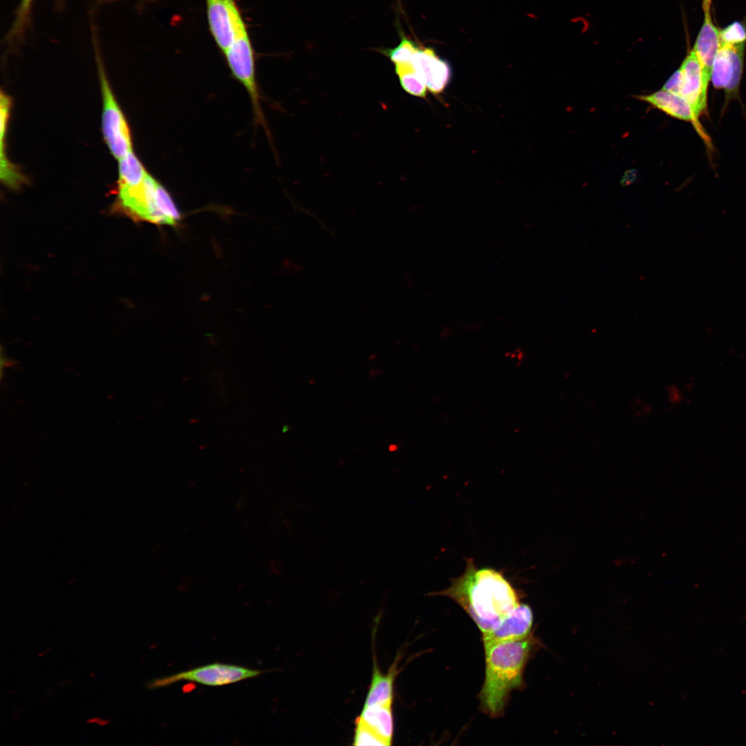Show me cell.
<instances>
[{
	"mask_svg": "<svg viewBox=\"0 0 746 746\" xmlns=\"http://www.w3.org/2000/svg\"><path fill=\"white\" fill-rule=\"evenodd\" d=\"M538 641L532 633L485 647V678L480 691L481 707L488 714H501L510 692L523 685V673Z\"/></svg>",
	"mask_w": 746,
	"mask_h": 746,
	"instance_id": "7a4b0ae2",
	"label": "cell"
},
{
	"mask_svg": "<svg viewBox=\"0 0 746 746\" xmlns=\"http://www.w3.org/2000/svg\"><path fill=\"white\" fill-rule=\"evenodd\" d=\"M449 597L472 618L482 634L493 630L518 604L519 595L501 572L478 568L473 560H466L460 576L451 580L445 590L430 593Z\"/></svg>",
	"mask_w": 746,
	"mask_h": 746,
	"instance_id": "6da1fadb",
	"label": "cell"
},
{
	"mask_svg": "<svg viewBox=\"0 0 746 746\" xmlns=\"http://www.w3.org/2000/svg\"><path fill=\"white\" fill-rule=\"evenodd\" d=\"M263 672L238 665L216 662L155 678L149 681L146 687L149 689L162 688L181 681L211 687L223 686L258 677Z\"/></svg>",
	"mask_w": 746,
	"mask_h": 746,
	"instance_id": "277c9868",
	"label": "cell"
},
{
	"mask_svg": "<svg viewBox=\"0 0 746 746\" xmlns=\"http://www.w3.org/2000/svg\"><path fill=\"white\" fill-rule=\"evenodd\" d=\"M224 54L231 71L247 90L253 102L256 113L260 115L259 95L255 76L254 51L244 20L239 23L234 41Z\"/></svg>",
	"mask_w": 746,
	"mask_h": 746,
	"instance_id": "5b68a950",
	"label": "cell"
},
{
	"mask_svg": "<svg viewBox=\"0 0 746 746\" xmlns=\"http://www.w3.org/2000/svg\"><path fill=\"white\" fill-rule=\"evenodd\" d=\"M205 3L209 30L224 53L234 41L242 16L235 0H205Z\"/></svg>",
	"mask_w": 746,
	"mask_h": 746,
	"instance_id": "ba28073f",
	"label": "cell"
},
{
	"mask_svg": "<svg viewBox=\"0 0 746 746\" xmlns=\"http://www.w3.org/2000/svg\"><path fill=\"white\" fill-rule=\"evenodd\" d=\"M146 174L147 172L132 151L119 160V184H140Z\"/></svg>",
	"mask_w": 746,
	"mask_h": 746,
	"instance_id": "e0dca14e",
	"label": "cell"
},
{
	"mask_svg": "<svg viewBox=\"0 0 746 746\" xmlns=\"http://www.w3.org/2000/svg\"><path fill=\"white\" fill-rule=\"evenodd\" d=\"M745 44H720L714 60L711 80L716 88L723 89L727 97L738 93L743 68Z\"/></svg>",
	"mask_w": 746,
	"mask_h": 746,
	"instance_id": "52a82bcc",
	"label": "cell"
},
{
	"mask_svg": "<svg viewBox=\"0 0 746 746\" xmlns=\"http://www.w3.org/2000/svg\"><path fill=\"white\" fill-rule=\"evenodd\" d=\"M155 201L157 209L168 219L170 225H175L180 214L168 192L159 183L156 186Z\"/></svg>",
	"mask_w": 746,
	"mask_h": 746,
	"instance_id": "44dd1931",
	"label": "cell"
},
{
	"mask_svg": "<svg viewBox=\"0 0 746 746\" xmlns=\"http://www.w3.org/2000/svg\"><path fill=\"white\" fill-rule=\"evenodd\" d=\"M157 182L148 173L140 184H119V200L129 214L139 220L159 224H169L168 219L156 205L155 192Z\"/></svg>",
	"mask_w": 746,
	"mask_h": 746,
	"instance_id": "8992f818",
	"label": "cell"
},
{
	"mask_svg": "<svg viewBox=\"0 0 746 746\" xmlns=\"http://www.w3.org/2000/svg\"><path fill=\"white\" fill-rule=\"evenodd\" d=\"M711 1H702L704 20L693 48L708 83L711 80L714 60L720 46V30L712 21Z\"/></svg>",
	"mask_w": 746,
	"mask_h": 746,
	"instance_id": "8fae6325",
	"label": "cell"
},
{
	"mask_svg": "<svg viewBox=\"0 0 746 746\" xmlns=\"http://www.w3.org/2000/svg\"><path fill=\"white\" fill-rule=\"evenodd\" d=\"M720 44L738 45L745 44L746 28L740 21H734L720 30Z\"/></svg>",
	"mask_w": 746,
	"mask_h": 746,
	"instance_id": "7402d4cb",
	"label": "cell"
},
{
	"mask_svg": "<svg viewBox=\"0 0 746 746\" xmlns=\"http://www.w3.org/2000/svg\"><path fill=\"white\" fill-rule=\"evenodd\" d=\"M680 84V71L679 69L676 70L672 75L667 79L664 85L662 88V90L670 91L674 93L678 94Z\"/></svg>",
	"mask_w": 746,
	"mask_h": 746,
	"instance_id": "603a6c76",
	"label": "cell"
},
{
	"mask_svg": "<svg viewBox=\"0 0 746 746\" xmlns=\"http://www.w3.org/2000/svg\"><path fill=\"white\" fill-rule=\"evenodd\" d=\"M392 702L363 707L358 717L379 736L392 743L394 733Z\"/></svg>",
	"mask_w": 746,
	"mask_h": 746,
	"instance_id": "9a60e30c",
	"label": "cell"
},
{
	"mask_svg": "<svg viewBox=\"0 0 746 746\" xmlns=\"http://www.w3.org/2000/svg\"><path fill=\"white\" fill-rule=\"evenodd\" d=\"M33 1L34 0H21L13 23L6 36L8 44H13L21 39L29 23Z\"/></svg>",
	"mask_w": 746,
	"mask_h": 746,
	"instance_id": "ac0fdd59",
	"label": "cell"
},
{
	"mask_svg": "<svg viewBox=\"0 0 746 746\" xmlns=\"http://www.w3.org/2000/svg\"><path fill=\"white\" fill-rule=\"evenodd\" d=\"M412 64L433 94L441 93L450 82L452 70L448 62L440 59L432 48L419 49Z\"/></svg>",
	"mask_w": 746,
	"mask_h": 746,
	"instance_id": "7c38bea8",
	"label": "cell"
},
{
	"mask_svg": "<svg viewBox=\"0 0 746 746\" xmlns=\"http://www.w3.org/2000/svg\"><path fill=\"white\" fill-rule=\"evenodd\" d=\"M533 624L531 609L528 605L520 603L501 620L497 627L482 634L484 646L526 638L531 634Z\"/></svg>",
	"mask_w": 746,
	"mask_h": 746,
	"instance_id": "30bf717a",
	"label": "cell"
},
{
	"mask_svg": "<svg viewBox=\"0 0 746 746\" xmlns=\"http://www.w3.org/2000/svg\"><path fill=\"white\" fill-rule=\"evenodd\" d=\"M373 660L372 677L364 707L393 702L394 683L398 673V662L395 661L388 673L383 674L378 668L375 657Z\"/></svg>",
	"mask_w": 746,
	"mask_h": 746,
	"instance_id": "5bb4252c",
	"label": "cell"
},
{
	"mask_svg": "<svg viewBox=\"0 0 746 746\" xmlns=\"http://www.w3.org/2000/svg\"><path fill=\"white\" fill-rule=\"evenodd\" d=\"M419 50V47L412 41L403 37L397 46L391 49H385L382 52L394 64H397L412 63L413 57Z\"/></svg>",
	"mask_w": 746,
	"mask_h": 746,
	"instance_id": "ffe728a7",
	"label": "cell"
},
{
	"mask_svg": "<svg viewBox=\"0 0 746 746\" xmlns=\"http://www.w3.org/2000/svg\"><path fill=\"white\" fill-rule=\"evenodd\" d=\"M640 98L672 117L687 122L697 119L689 103L679 94L661 89Z\"/></svg>",
	"mask_w": 746,
	"mask_h": 746,
	"instance_id": "4fadbf2b",
	"label": "cell"
},
{
	"mask_svg": "<svg viewBox=\"0 0 746 746\" xmlns=\"http://www.w3.org/2000/svg\"><path fill=\"white\" fill-rule=\"evenodd\" d=\"M395 71L399 77L402 88L409 94L424 97L426 95L427 86L414 68L412 63H403L395 64Z\"/></svg>",
	"mask_w": 746,
	"mask_h": 746,
	"instance_id": "2e32d148",
	"label": "cell"
},
{
	"mask_svg": "<svg viewBox=\"0 0 746 746\" xmlns=\"http://www.w3.org/2000/svg\"><path fill=\"white\" fill-rule=\"evenodd\" d=\"M396 449H397V446H396V445H394V444H392V445H390V447H389V450H390V451H394V450H396Z\"/></svg>",
	"mask_w": 746,
	"mask_h": 746,
	"instance_id": "cb8c5ba5",
	"label": "cell"
},
{
	"mask_svg": "<svg viewBox=\"0 0 746 746\" xmlns=\"http://www.w3.org/2000/svg\"><path fill=\"white\" fill-rule=\"evenodd\" d=\"M679 70L680 84L678 94L689 103L698 119L707 108L709 83L705 79L700 64L693 50L686 57Z\"/></svg>",
	"mask_w": 746,
	"mask_h": 746,
	"instance_id": "9c48e42d",
	"label": "cell"
},
{
	"mask_svg": "<svg viewBox=\"0 0 746 746\" xmlns=\"http://www.w3.org/2000/svg\"><path fill=\"white\" fill-rule=\"evenodd\" d=\"M353 740V745L357 746H386L392 744V743L379 736L358 718L356 720Z\"/></svg>",
	"mask_w": 746,
	"mask_h": 746,
	"instance_id": "d6986e66",
	"label": "cell"
},
{
	"mask_svg": "<svg viewBox=\"0 0 746 746\" xmlns=\"http://www.w3.org/2000/svg\"><path fill=\"white\" fill-rule=\"evenodd\" d=\"M93 41L103 96V135L112 155L119 160L132 151L130 131L124 115L110 88L95 37Z\"/></svg>",
	"mask_w": 746,
	"mask_h": 746,
	"instance_id": "3957f363",
	"label": "cell"
}]
</instances>
